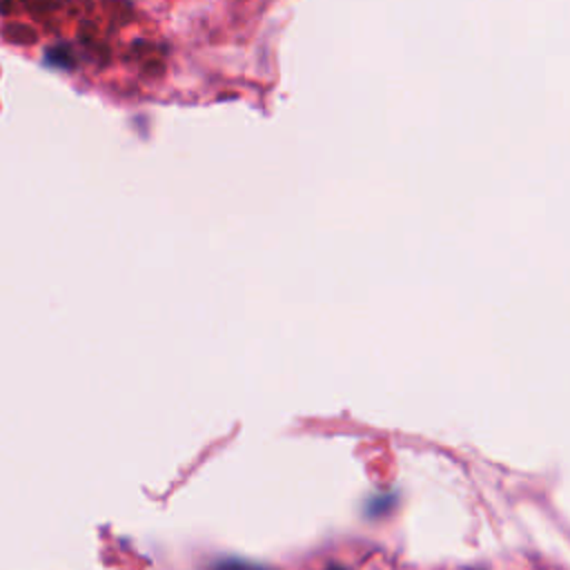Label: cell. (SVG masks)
<instances>
[{
	"label": "cell",
	"mask_w": 570,
	"mask_h": 570,
	"mask_svg": "<svg viewBox=\"0 0 570 570\" xmlns=\"http://www.w3.org/2000/svg\"><path fill=\"white\" fill-rule=\"evenodd\" d=\"M330 570H343V568H330Z\"/></svg>",
	"instance_id": "cell-2"
},
{
	"label": "cell",
	"mask_w": 570,
	"mask_h": 570,
	"mask_svg": "<svg viewBox=\"0 0 570 570\" xmlns=\"http://www.w3.org/2000/svg\"><path fill=\"white\" fill-rule=\"evenodd\" d=\"M214 570H269V568H263V566L249 563V561H223Z\"/></svg>",
	"instance_id": "cell-1"
}]
</instances>
